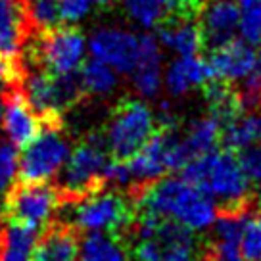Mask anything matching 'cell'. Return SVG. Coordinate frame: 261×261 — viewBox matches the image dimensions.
Masks as SVG:
<instances>
[{
  "instance_id": "obj_1",
  "label": "cell",
  "mask_w": 261,
  "mask_h": 261,
  "mask_svg": "<svg viewBox=\"0 0 261 261\" xmlns=\"http://www.w3.org/2000/svg\"><path fill=\"white\" fill-rule=\"evenodd\" d=\"M137 213L173 219L192 228L205 230L217 217V204L182 175H163L137 198Z\"/></svg>"
},
{
  "instance_id": "obj_2",
  "label": "cell",
  "mask_w": 261,
  "mask_h": 261,
  "mask_svg": "<svg viewBox=\"0 0 261 261\" xmlns=\"http://www.w3.org/2000/svg\"><path fill=\"white\" fill-rule=\"evenodd\" d=\"M180 175L213 198V202H217V210H234L257 204L252 180L242 171L237 152L228 148L196 155L182 167Z\"/></svg>"
},
{
  "instance_id": "obj_3",
  "label": "cell",
  "mask_w": 261,
  "mask_h": 261,
  "mask_svg": "<svg viewBox=\"0 0 261 261\" xmlns=\"http://www.w3.org/2000/svg\"><path fill=\"white\" fill-rule=\"evenodd\" d=\"M112 160L104 133L92 130L75 142L65 165L56 175L62 205L75 204L102 188L110 187L106 180V165Z\"/></svg>"
},
{
  "instance_id": "obj_4",
  "label": "cell",
  "mask_w": 261,
  "mask_h": 261,
  "mask_svg": "<svg viewBox=\"0 0 261 261\" xmlns=\"http://www.w3.org/2000/svg\"><path fill=\"white\" fill-rule=\"evenodd\" d=\"M60 212H67V217H56L73 223L83 232H106L121 244L137 219V204L125 190L114 187L102 188L75 204L62 205Z\"/></svg>"
},
{
  "instance_id": "obj_5",
  "label": "cell",
  "mask_w": 261,
  "mask_h": 261,
  "mask_svg": "<svg viewBox=\"0 0 261 261\" xmlns=\"http://www.w3.org/2000/svg\"><path fill=\"white\" fill-rule=\"evenodd\" d=\"M155 129V115L146 102L125 98L112 110L108 119L104 130L108 152L114 160L127 162L146 144Z\"/></svg>"
},
{
  "instance_id": "obj_6",
  "label": "cell",
  "mask_w": 261,
  "mask_h": 261,
  "mask_svg": "<svg viewBox=\"0 0 261 261\" xmlns=\"http://www.w3.org/2000/svg\"><path fill=\"white\" fill-rule=\"evenodd\" d=\"M62 207L60 192L50 180H16L0 202L6 223L44 228Z\"/></svg>"
},
{
  "instance_id": "obj_7",
  "label": "cell",
  "mask_w": 261,
  "mask_h": 261,
  "mask_svg": "<svg viewBox=\"0 0 261 261\" xmlns=\"http://www.w3.org/2000/svg\"><path fill=\"white\" fill-rule=\"evenodd\" d=\"M71 154L65 125H42L41 133L23 148L17 173L21 180H52Z\"/></svg>"
},
{
  "instance_id": "obj_8",
  "label": "cell",
  "mask_w": 261,
  "mask_h": 261,
  "mask_svg": "<svg viewBox=\"0 0 261 261\" xmlns=\"http://www.w3.org/2000/svg\"><path fill=\"white\" fill-rule=\"evenodd\" d=\"M92 56L112 65L117 73L130 75L139 64L140 37L119 27H102L90 35Z\"/></svg>"
},
{
  "instance_id": "obj_9",
  "label": "cell",
  "mask_w": 261,
  "mask_h": 261,
  "mask_svg": "<svg viewBox=\"0 0 261 261\" xmlns=\"http://www.w3.org/2000/svg\"><path fill=\"white\" fill-rule=\"evenodd\" d=\"M0 98H2L0 127L14 146L23 150L41 133V117L35 114V110L25 100L21 87L0 92Z\"/></svg>"
},
{
  "instance_id": "obj_10",
  "label": "cell",
  "mask_w": 261,
  "mask_h": 261,
  "mask_svg": "<svg viewBox=\"0 0 261 261\" xmlns=\"http://www.w3.org/2000/svg\"><path fill=\"white\" fill-rule=\"evenodd\" d=\"M83 234L85 232L73 223L54 217L46 227L41 228L31 261H77Z\"/></svg>"
},
{
  "instance_id": "obj_11",
  "label": "cell",
  "mask_w": 261,
  "mask_h": 261,
  "mask_svg": "<svg viewBox=\"0 0 261 261\" xmlns=\"http://www.w3.org/2000/svg\"><path fill=\"white\" fill-rule=\"evenodd\" d=\"M257 52L259 50H255L253 44L244 39L242 41L232 39L227 44L212 50L207 62L213 71V77L227 83H238L248 73H252V69L257 64Z\"/></svg>"
},
{
  "instance_id": "obj_12",
  "label": "cell",
  "mask_w": 261,
  "mask_h": 261,
  "mask_svg": "<svg viewBox=\"0 0 261 261\" xmlns=\"http://www.w3.org/2000/svg\"><path fill=\"white\" fill-rule=\"evenodd\" d=\"M33 31L25 0H0V56H19Z\"/></svg>"
},
{
  "instance_id": "obj_13",
  "label": "cell",
  "mask_w": 261,
  "mask_h": 261,
  "mask_svg": "<svg viewBox=\"0 0 261 261\" xmlns=\"http://www.w3.org/2000/svg\"><path fill=\"white\" fill-rule=\"evenodd\" d=\"M133 87L142 98H155L163 85L162 73V42L158 37L144 33L140 35L139 64L133 69Z\"/></svg>"
},
{
  "instance_id": "obj_14",
  "label": "cell",
  "mask_w": 261,
  "mask_h": 261,
  "mask_svg": "<svg viewBox=\"0 0 261 261\" xmlns=\"http://www.w3.org/2000/svg\"><path fill=\"white\" fill-rule=\"evenodd\" d=\"M210 79H213L210 62L196 54H190V56H179L167 65L163 75V85L171 96L180 98L187 96L190 90L204 87Z\"/></svg>"
},
{
  "instance_id": "obj_15",
  "label": "cell",
  "mask_w": 261,
  "mask_h": 261,
  "mask_svg": "<svg viewBox=\"0 0 261 261\" xmlns=\"http://www.w3.org/2000/svg\"><path fill=\"white\" fill-rule=\"evenodd\" d=\"M158 39L162 42V46L169 48L179 56L198 54V50L204 46L202 31L194 16L175 14V17H169L165 23L160 25Z\"/></svg>"
},
{
  "instance_id": "obj_16",
  "label": "cell",
  "mask_w": 261,
  "mask_h": 261,
  "mask_svg": "<svg viewBox=\"0 0 261 261\" xmlns=\"http://www.w3.org/2000/svg\"><path fill=\"white\" fill-rule=\"evenodd\" d=\"M41 228L6 223L0 238V261H31Z\"/></svg>"
},
{
  "instance_id": "obj_17",
  "label": "cell",
  "mask_w": 261,
  "mask_h": 261,
  "mask_svg": "<svg viewBox=\"0 0 261 261\" xmlns=\"http://www.w3.org/2000/svg\"><path fill=\"white\" fill-rule=\"evenodd\" d=\"M221 133H223V121L212 112L204 117H198L188 125L187 133H185V146L192 158L196 155L207 154L217 150L221 144Z\"/></svg>"
},
{
  "instance_id": "obj_18",
  "label": "cell",
  "mask_w": 261,
  "mask_h": 261,
  "mask_svg": "<svg viewBox=\"0 0 261 261\" xmlns=\"http://www.w3.org/2000/svg\"><path fill=\"white\" fill-rule=\"evenodd\" d=\"M261 140V110L259 112H242L223 125L221 146L237 152Z\"/></svg>"
},
{
  "instance_id": "obj_19",
  "label": "cell",
  "mask_w": 261,
  "mask_h": 261,
  "mask_svg": "<svg viewBox=\"0 0 261 261\" xmlns=\"http://www.w3.org/2000/svg\"><path fill=\"white\" fill-rule=\"evenodd\" d=\"M127 16L144 29L160 27L171 16H175V0H123Z\"/></svg>"
},
{
  "instance_id": "obj_20",
  "label": "cell",
  "mask_w": 261,
  "mask_h": 261,
  "mask_svg": "<svg viewBox=\"0 0 261 261\" xmlns=\"http://www.w3.org/2000/svg\"><path fill=\"white\" fill-rule=\"evenodd\" d=\"M127 248L106 232L83 234L79 261H127Z\"/></svg>"
},
{
  "instance_id": "obj_21",
  "label": "cell",
  "mask_w": 261,
  "mask_h": 261,
  "mask_svg": "<svg viewBox=\"0 0 261 261\" xmlns=\"http://www.w3.org/2000/svg\"><path fill=\"white\" fill-rule=\"evenodd\" d=\"M81 81L87 96H108L117 89V71L102 60H90L81 67Z\"/></svg>"
},
{
  "instance_id": "obj_22",
  "label": "cell",
  "mask_w": 261,
  "mask_h": 261,
  "mask_svg": "<svg viewBox=\"0 0 261 261\" xmlns=\"http://www.w3.org/2000/svg\"><path fill=\"white\" fill-rule=\"evenodd\" d=\"M25 6L35 31H50L64 23L62 0H25Z\"/></svg>"
},
{
  "instance_id": "obj_23",
  "label": "cell",
  "mask_w": 261,
  "mask_h": 261,
  "mask_svg": "<svg viewBox=\"0 0 261 261\" xmlns=\"http://www.w3.org/2000/svg\"><path fill=\"white\" fill-rule=\"evenodd\" d=\"M238 33L250 44H261V0H238Z\"/></svg>"
},
{
  "instance_id": "obj_24",
  "label": "cell",
  "mask_w": 261,
  "mask_h": 261,
  "mask_svg": "<svg viewBox=\"0 0 261 261\" xmlns=\"http://www.w3.org/2000/svg\"><path fill=\"white\" fill-rule=\"evenodd\" d=\"M238 252L246 261H261V215H252L240 237Z\"/></svg>"
},
{
  "instance_id": "obj_25",
  "label": "cell",
  "mask_w": 261,
  "mask_h": 261,
  "mask_svg": "<svg viewBox=\"0 0 261 261\" xmlns=\"http://www.w3.org/2000/svg\"><path fill=\"white\" fill-rule=\"evenodd\" d=\"M19 158H17V148L12 142H0V202L6 194L10 185L14 182V177L17 173Z\"/></svg>"
},
{
  "instance_id": "obj_26",
  "label": "cell",
  "mask_w": 261,
  "mask_h": 261,
  "mask_svg": "<svg viewBox=\"0 0 261 261\" xmlns=\"http://www.w3.org/2000/svg\"><path fill=\"white\" fill-rule=\"evenodd\" d=\"M238 163L252 182H261V140L237 150Z\"/></svg>"
},
{
  "instance_id": "obj_27",
  "label": "cell",
  "mask_w": 261,
  "mask_h": 261,
  "mask_svg": "<svg viewBox=\"0 0 261 261\" xmlns=\"http://www.w3.org/2000/svg\"><path fill=\"white\" fill-rule=\"evenodd\" d=\"M200 261H246L237 246L219 244L215 240H210L200 252Z\"/></svg>"
},
{
  "instance_id": "obj_28",
  "label": "cell",
  "mask_w": 261,
  "mask_h": 261,
  "mask_svg": "<svg viewBox=\"0 0 261 261\" xmlns=\"http://www.w3.org/2000/svg\"><path fill=\"white\" fill-rule=\"evenodd\" d=\"M92 0H62V19L65 23H77L92 8Z\"/></svg>"
},
{
  "instance_id": "obj_29",
  "label": "cell",
  "mask_w": 261,
  "mask_h": 261,
  "mask_svg": "<svg viewBox=\"0 0 261 261\" xmlns=\"http://www.w3.org/2000/svg\"><path fill=\"white\" fill-rule=\"evenodd\" d=\"M92 2H94V4H96L98 8H112V6H114L115 2H117V0H92Z\"/></svg>"
},
{
  "instance_id": "obj_30",
  "label": "cell",
  "mask_w": 261,
  "mask_h": 261,
  "mask_svg": "<svg viewBox=\"0 0 261 261\" xmlns=\"http://www.w3.org/2000/svg\"><path fill=\"white\" fill-rule=\"evenodd\" d=\"M4 217H2V210H0V238H2V230H4Z\"/></svg>"
},
{
  "instance_id": "obj_31",
  "label": "cell",
  "mask_w": 261,
  "mask_h": 261,
  "mask_svg": "<svg viewBox=\"0 0 261 261\" xmlns=\"http://www.w3.org/2000/svg\"><path fill=\"white\" fill-rule=\"evenodd\" d=\"M255 198H257V205L261 207V185H259V190H257V194H255Z\"/></svg>"
}]
</instances>
